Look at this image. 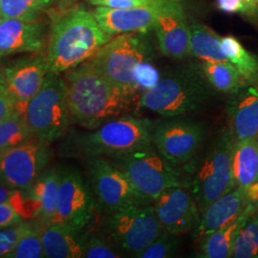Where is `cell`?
<instances>
[{"label":"cell","mask_w":258,"mask_h":258,"mask_svg":"<svg viewBox=\"0 0 258 258\" xmlns=\"http://www.w3.org/2000/svg\"><path fill=\"white\" fill-rule=\"evenodd\" d=\"M63 80L71 121L83 128H98L129 111L132 99L89 60L66 71Z\"/></svg>","instance_id":"cell-1"},{"label":"cell","mask_w":258,"mask_h":258,"mask_svg":"<svg viewBox=\"0 0 258 258\" xmlns=\"http://www.w3.org/2000/svg\"><path fill=\"white\" fill-rule=\"evenodd\" d=\"M47 40L48 70L60 74L89 60L113 38L83 8L56 11Z\"/></svg>","instance_id":"cell-2"},{"label":"cell","mask_w":258,"mask_h":258,"mask_svg":"<svg viewBox=\"0 0 258 258\" xmlns=\"http://www.w3.org/2000/svg\"><path fill=\"white\" fill-rule=\"evenodd\" d=\"M153 124L148 120L122 115L85 133L67 139L61 145L65 156L108 158L153 146Z\"/></svg>","instance_id":"cell-3"},{"label":"cell","mask_w":258,"mask_h":258,"mask_svg":"<svg viewBox=\"0 0 258 258\" xmlns=\"http://www.w3.org/2000/svg\"><path fill=\"white\" fill-rule=\"evenodd\" d=\"M212 87L202 70L184 67L161 78L155 86L143 92L140 105L165 118L180 117L206 105L212 98Z\"/></svg>","instance_id":"cell-4"},{"label":"cell","mask_w":258,"mask_h":258,"mask_svg":"<svg viewBox=\"0 0 258 258\" xmlns=\"http://www.w3.org/2000/svg\"><path fill=\"white\" fill-rule=\"evenodd\" d=\"M106 159L128 178L136 190L150 203L166 188L187 186L177 167L166 161L154 146Z\"/></svg>","instance_id":"cell-5"},{"label":"cell","mask_w":258,"mask_h":258,"mask_svg":"<svg viewBox=\"0 0 258 258\" xmlns=\"http://www.w3.org/2000/svg\"><path fill=\"white\" fill-rule=\"evenodd\" d=\"M151 48L146 37L136 34H122L112 38L89 59L110 83L133 99L138 92L135 70L140 63L149 61Z\"/></svg>","instance_id":"cell-6"},{"label":"cell","mask_w":258,"mask_h":258,"mask_svg":"<svg viewBox=\"0 0 258 258\" xmlns=\"http://www.w3.org/2000/svg\"><path fill=\"white\" fill-rule=\"evenodd\" d=\"M25 117L37 140L51 144L67 133L71 117L60 74L49 72L40 90L29 101Z\"/></svg>","instance_id":"cell-7"},{"label":"cell","mask_w":258,"mask_h":258,"mask_svg":"<svg viewBox=\"0 0 258 258\" xmlns=\"http://www.w3.org/2000/svg\"><path fill=\"white\" fill-rule=\"evenodd\" d=\"M235 141L228 130L212 144L194 176L191 194L200 214L212 202L236 185L233 176V148Z\"/></svg>","instance_id":"cell-8"},{"label":"cell","mask_w":258,"mask_h":258,"mask_svg":"<svg viewBox=\"0 0 258 258\" xmlns=\"http://www.w3.org/2000/svg\"><path fill=\"white\" fill-rule=\"evenodd\" d=\"M104 228L115 245L135 257L165 231L151 204L108 214Z\"/></svg>","instance_id":"cell-9"},{"label":"cell","mask_w":258,"mask_h":258,"mask_svg":"<svg viewBox=\"0 0 258 258\" xmlns=\"http://www.w3.org/2000/svg\"><path fill=\"white\" fill-rule=\"evenodd\" d=\"M87 170L97 208L107 215L133 206L151 204L106 158L88 159Z\"/></svg>","instance_id":"cell-10"},{"label":"cell","mask_w":258,"mask_h":258,"mask_svg":"<svg viewBox=\"0 0 258 258\" xmlns=\"http://www.w3.org/2000/svg\"><path fill=\"white\" fill-rule=\"evenodd\" d=\"M56 210L52 224H62L83 231L97 209L91 187L73 166H59Z\"/></svg>","instance_id":"cell-11"},{"label":"cell","mask_w":258,"mask_h":258,"mask_svg":"<svg viewBox=\"0 0 258 258\" xmlns=\"http://www.w3.org/2000/svg\"><path fill=\"white\" fill-rule=\"evenodd\" d=\"M206 134L205 125L199 121L168 117L153 125L152 143L157 151L177 167L194 159Z\"/></svg>","instance_id":"cell-12"},{"label":"cell","mask_w":258,"mask_h":258,"mask_svg":"<svg viewBox=\"0 0 258 258\" xmlns=\"http://www.w3.org/2000/svg\"><path fill=\"white\" fill-rule=\"evenodd\" d=\"M50 144L34 140L0 153V183L14 189L30 187L52 159Z\"/></svg>","instance_id":"cell-13"},{"label":"cell","mask_w":258,"mask_h":258,"mask_svg":"<svg viewBox=\"0 0 258 258\" xmlns=\"http://www.w3.org/2000/svg\"><path fill=\"white\" fill-rule=\"evenodd\" d=\"M2 70L17 110L25 114L28 102L40 90L49 73L46 55L33 53L10 61Z\"/></svg>","instance_id":"cell-14"},{"label":"cell","mask_w":258,"mask_h":258,"mask_svg":"<svg viewBox=\"0 0 258 258\" xmlns=\"http://www.w3.org/2000/svg\"><path fill=\"white\" fill-rule=\"evenodd\" d=\"M162 54L183 59L190 55V27L181 0H166L152 28Z\"/></svg>","instance_id":"cell-15"},{"label":"cell","mask_w":258,"mask_h":258,"mask_svg":"<svg viewBox=\"0 0 258 258\" xmlns=\"http://www.w3.org/2000/svg\"><path fill=\"white\" fill-rule=\"evenodd\" d=\"M184 187L166 188L154 201L155 212L164 230L176 235L194 231L200 221V211L194 195Z\"/></svg>","instance_id":"cell-16"},{"label":"cell","mask_w":258,"mask_h":258,"mask_svg":"<svg viewBox=\"0 0 258 258\" xmlns=\"http://www.w3.org/2000/svg\"><path fill=\"white\" fill-rule=\"evenodd\" d=\"M166 0L128 9H112L97 6L93 15L100 26L111 36L147 33L153 28L158 13Z\"/></svg>","instance_id":"cell-17"},{"label":"cell","mask_w":258,"mask_h":258,"mask_svg":"<svg viewBox=\"0 0 258 258\" xmlns=\"http://www.w3.org/2000/svg\"><path fill=\"white\" fill-rule=\"evenodd\" d=\"M46 37L44 22L0 17V58L19 53H42Z\"/></svg>","instance_id":"cell-18"},{"label":"cell","mask_w":258,"mask_h":258,"mask_svg":"<svg viewBox=\"0 0 258 258\" xmlns=\"http://www.w3.org/2000/svg\"><path fill=\"white\" fill-rule=\"evenodd\" d=\"M230 133L235 141L258 135V83H244L231 93L227 104Z\"/></svg>","instance_id":"cell-19"},{"label":"cell","mask_w":258,"mask_h":258,"mask_svg":"<svg viewBox=\"0 0 258 258\" xmlns=\"http://www.w3.org/2000/svg\"><path fill=\"white\" fill-rule=\"evenodd\" d=\"M249 204L247 188L235 186L210 204L200 214V221L194 231V238L201 239L212 231L231 225L246 212Z\"/></svg>","instance_id":"cell-20"},{"label":"cell","mask_w":258,"mask_h":258,"mask_svg":"<svg viewBox=\"0 0 258 258\" xmlns=\"http://www.w3.org/2000/svg\"><path fill=\"white\" fill-rule=\"evenodd\" d=\"M62 224H51L41 232L42 245L48 258L83 257V232Z\"/></svg>","instance_id":"cell-21"},{"label":"cell","mask_w":258,"mask_h":258,"mask_svg":"<svg viewBox=\"0 0 258 258\" xmlns=\"http://www.w3.org/2000/svg\"><path fill=\"white\" fill-rule=\"evenodd\" d=\"M257 207L258 205L249 204L246 212L231 225L212 231L199 239V256L203 258L231 257L233 246L240 230L245 225L250 213Z\"/></svg>","instance_id":"cell-22"},{"label":"cell","mask_w":258,"mask_h":258,"mask_svg":"<svg viewBox=\"0 0 258 258\" xmlns=\"http://www.w3.org/2000/svg\"><path fill=\"white\" fill-rule=\"evenodd\" d=\"M59 171L57 166L46 168L37 177L28 191L38 208V221L46 226L52 224L56 210Z\"/></svg>","instance_id":"cell-23"},{"label":"cell","mask_w":258,"mask_h":258,"mask_svg":"<svg viewBox=\"0 0 258 258\" xmlns=\"http://www.w3.org/2000/svg\"><path fill=\"white\" fill-rule=\"evenodd\" d=\"M232 163L236 186L248 188L258 182V135L234 143Z\"/></svg>","instance_id":"cell-24"},{"label":"cell","mask_w":258,"mask_h":258,"mask_svg":"<svg viewBox=\"0 0 258 258\" xmlns=\"http://www.w3.org/2000/svg\"><path fill=\"white\" fill-rule=\"evenodd\" d=\"M190 55L202 61H225L221 49V37L198 22H190Z\"/></svg>","instance_id":"cell-25"},{"label":"cell","mask_w":258,"mask_h":258,"mask_svg":"<svg viewBox=\"0 0 258 258\" xmlns=\"http://www.w3.org/2000/svg\"><path fill=\"white\" fill-rule=\"evenodd\" d=\"M221 49L227 60L238 71L245 83H258V58L232 36L221 37Z\"/></svg>","instance_id":"cell-26"},{"label":"cell","mask_w":258,"mask_h":258,"mask_svg":"<svg viewBox=\"0 0 258 258\" xmlns=\"http://www.w3.org/2000/svg\"><path fill=\"white\" fill-rule=\"evenodd\" d=\"M201 70L213 89L223 93L235 92L245 83L230 61H203Z\"/></svg>","instance_id":"cell-27"},{"label":"cell","mask_w":258,"mask_h":258,"mask_svg":"<svg viewBox=\"0 0 258 258\" xmlns=\"http://www.w3.org/2000/svg\"><path fill=\"white\" fill-rule=\"evenodd\" d=\"M37 140L28 126L25 114L16 110L0 122V153Z\"/></svg>","instance_id":"cell-28"},{"label":"cell","mask_w":258,"mask_h":258,"mask_svg":"<svg viewBox=\"0 0 258 258\" xmlns=\"http://www.w3.org/2000/svg\"><path fill=\"white\" fill-rule=\"evenodd\" d=\"M54 0H0V17L33 21L44 13Z\"/></svg>","instance_id":"cell-29"},{"label":"cell","mask_w":258,"mask_h":258,"mask_svg":"<svg viewBox=\"0 0 258 258\" xmlns=\"http://www.w3.org/2000/svg\"><path fill=\"white\" fill-rule=\"evenodd\" d=\"M231 257L258 258V207L240 230Z\"/></svg>","instance_id":"cell-30"},{"label":"cell","mask_w":258,"mask_h":258,"mask_svg":"<svg viewBox=\"0 0 258 258\" xmlns=\"http://www.w3.org/2000/svg\"><path fill=\"white\" fill-rule=\"evenodd\" d=\"M46 227L38 220H33V226L20 238L19 243L5 258L46 257L41 240V232Z\"/></svg>","instance_id":"cell-31"},{"label":"cell","mask_w":258,"mask_h":258,"mask_svg":"<svg viewBox=\"0 0 258 258\" xmlns=\"http://www.w3.org/2000/svg\"><path fill=\"white\" fill-rule=\"evenodd\" d=\"M178 236L179 235L164 231L136 257L169 258L176 256L180 249V240Z\"/></svg>","instance_id":"cell-32"},{"label":"cell","mask_w":258,"mask_h":258,"mask_svg":"<svg viewBox=\"0 0 258 258\" xmlns=\"http://www.w3.org/2000/svg\"><path fill=\"white\" fill-rule=\"evenodd\" d=\"M120 251L114 247V243L94 233H83V257H121Z\"/></svg>","instance_id":"cell-33"},{"label":"cell","mask_w":258,"mask_h":258,"mask_svg":"<svg viewBox=\"0 0 258 258\" xmlns=\"http://www.w3.org/2000/svg\"><path fill=\"white\" fill-rule=\"evenodd\" d=\"M32 226L33 220H29L23 221L17 226L0 230V257H6Z\"/></svg>","instance_id":"cell-34"},{"label":"cell","mask_w":258,"mask_h":258,"mask_svg":"<svg viewBox=\"0 0 258 258\" xmlns=\"http://www.w3.org/2000/svg\"><path fill=\"white\" fill-rule=\"evenodd\" d=\"M161 77L156 68L149 63V61H144L137 66L135 70V82L139 90L144 92L152 88L160 81Z\"/></svg>","instance_id":"cell-35"},{"label":"cell","mask_w":258,"mask_h":258,"mask_svg":"<svg viewBox=\"0 0 258 258\" xmlns=\"http://www.w3.org/2000/svg\"><path fill=\"white\" fill-rule=\"evenodd\" d=\"M160 0H88L94 6H103L112 9H128L146 6Z\"/></svg>","instance_id":"cell-36"},{"label":"cell","mask_w":258,"mask_h":258,"mask_svg":"<svg viewBox=\"0 0 258 258\" xmlns=\"http://www.w3.org/2000/svg\"><path fill=\"white\" fill-rule=\"evenodd\" d=\"M23 221L9 202L0 204V230L17 226Z\"/></svg>","instance_id":"cell-37"},{"label":"cell","mask_w":258,"mask_h":258,"mask_svg":"<svg viewBox=\"0 0 258 258\" xmlns=\"http://www.w3.org/2000/svg\"><path fill=\"white\" fill-rule=\"evenodd\" d=\"M16 110V102L10 95L5 81H3L0 83V122L6 120Z\"/></svg>","instance_id":"cell-38"},{"label":"cell","mask_w":258,"mask_h":258,"mask_svg":"<svg viewBox=\"0 0 258 258\" xmlns=\"http://www.w3.org/2000/svg\"><path fill=\"white\" fill-rule=\"evenodd\" d=\"M218 8L230 14L241 13L244 14V5L241 0H217Z\"/></svg>","instance_id":"cell-39"},{"label":"cell","mask_w":258,"mask_h":258,"mask_svg":"<svg viewBox=\"0 0 258 258\" xmlns=\"http://www.w3.org/2000/svg\"><path fill=\"white\" fill-rule=\"evenodd\" d=\"M244 5V14L250 17H255L258 14L257 0H241Z\"/></svg>","instance_id":"cell-40"},{"label":"cell","mask_w":258,"mask_h":258,"mask_svg":"<svg viewBox=\"0 0 258 258\" xmlns=\"http://www.w3.org/2000/svg\"><path fill=\"white\" fill-rule=\"evenodd\" d=\"M14 191V188H11L8 185L0 183V204L8 202Z\"/></svg>","instance_id":"cell-41"},{"label":"cell","mask_w":258,"mask_h":258,"mask_svg":"<svg viewBox=\"0 0 258 258\" xmlns=\"http://www.w3.org/2000/svg\"><path fill=\"white\" fill-rule=\"evenodd\" d=\"M4 81V76H3V73L0 75V83H2Z\"/></svg>","instance_id":"cell-42"},{"label":"cell","mask_w":258,"mask_h":258,"mask_svg":"<svg viewBox=\"0 0 258 258\" xmlns=\"http://www.w3.org/2000/svg\"><path fill=\"white\" fill-rule=\"evenodd\" d=\"M2 68H3V67H2V66H1V64H0V75L3 73V70H2Z\"/></svg>","instance_id":"cell-43"},{"label":"cell","mask_w":258,"mask_h":258,"mask_svg":"<svg viewBox=\"0 0 258 258\" xmlns=\"http://www.w3.org/2000/svg\"><path fill=\"white\" fill-rule=\"evenodd\" d=\"M257 2H258V0H257Z\"/></svg>","instance_id":"cell-44"}]
</instances>
